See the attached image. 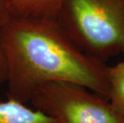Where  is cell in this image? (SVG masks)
<instances>
[{
	"label": "cell",
	"mask_w": 124,
	"mask_h": 123,
	"mask_svg": "<svg viewBox=\"0 0 124 123\" xmlns=\"http://www.w3.org/2000/svg\"><path fill=\"white\" fill-rule=\"evenodd\" d=\"M8 77V67H7V57L0 41V86L6 84Z\"/></svg>",
	"instance_id": "cell-8"
},
{
	"label": "cell",
	"mask_w": 124,
	"mask_h": 123,
	"mask_svg": "<svg viewBox=\"0 0 124 123\" xmlns=\"http://www.w3.org/2000/svg\"><path fill=\"white\" fill-rule=\"evenodd\" d=\"M0 41L8 67V98L27 103L39 86L65 82L107 99L108 66L78 48L56 18L12 15L0 30Z\"/></svg>",
	"instance_id": "cell-1"
},
{
	"label": "cell",
	"mask_w": 124,
	"mask_h": 123,
	"mask_svg": "<svg viewBox=\"0 0 124 123\" xmlns=\"http://www.w3.org/2000/svg\"><path fill=\"white\" fill-rule=\"evenodd\" d=\"M29 102L59 123H124L107 98L75 83L44 84Z\"/></svg>",
	"instance_id": "cell-3"
},
{
	"label": "cell",
	"mask_w": 124,
	"mask_h": 123,
	"mask_svg": "<svg viewBox=\"0 0 124 123\" xmlns=\"http://www.w3.org/2000/svg\"><path fill=\"white\" fill-rule=\"evenodd\" d=\"M62 0H13V15L56 16Z\"/></svg>",
	"instance_id": "cell-6"
},
{
	"label": "cell",
	"mask_w": 124,
	"mask_h": 123,
	"mask_svg": "<svg viewBox=\"0 0 124 123\" xmlns=\"http://www.w3.org/2000/svg\"><path fill=\"white\" fill-rule=\"evenodd\" d=\"M123 52H124V48H123Z\"/></svg>",
	"instance_id": "cell-9"
},
{
	"label": "cell",
	"mask_w": 124,
	"mask_h": 123,
	"mask_svg": "<svg viewBox=\"0 0 124 123\" xmlns=\"http://www.w3.org/2000/svg\"><path fill=\"white\" fill-rule=\"evenodd\" d=\"M56 19L90 56L105 62L124 48V0H62Z\"/></svg>",
	"instance_id": "cell-2"
},
{
	"label": "cell",
	"mask_w": 124,
	"mask_h": 123,
	"mask_svg": "<svg viewBox=\"0 0 124 123\" xmlns=\"http://www.w3.org/2000/svg\"><path fill=\"white\" fill-rule=\"evenodd\" d=\"M13 0H0V30L12 17Z\"/></svg>",
	"instance_id": "cell-7"
},
{
	"label": "cell",
	"mask_w": 124,
	"mask_h": 123,
	"mask_svg": "<svg viewBox=\"0 0 124 123\" xmlns=\"http://www.w3.org/2000/svg\"><path fill=\"white\" fill-rule=\"evenodd\" d=\"M109 93L107 100L116 113L124 118V62L107 67Z\"/></svg>",
	"instance_id": "cell-5"
},
{
	"label": "cell",
	"mask_w": 124,
	"mask_h": 123,
	"mask_svg": "<svg viewBox=\"0 0 124 123\" xmlns=\"http://www.w3.org/2000/svg\"><path fill=\"white\" fill-rule=\"evenodd\" d=\"M0 123H59L53 117L11 98L0 101Z\"/></svg>",
	"instance_id": "cell-4"
}]
</instances>
